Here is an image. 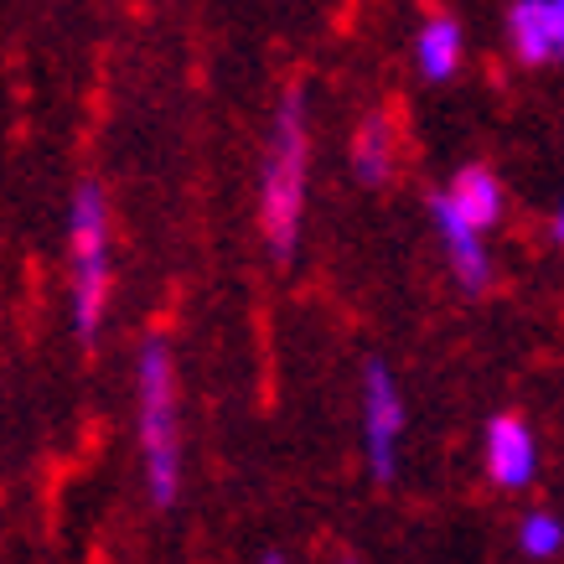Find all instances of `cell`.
<instances>
[{
    "label": "cell",
    "mask_w": 564,
    "mask_h": 564,
    "mask_svg": "<svg viewBox=\"0 0 564 564\" xmlns=\"http://www.w3.org/2000/svg\"><path fill=\"white\" fill-rule=\"evenodd\" d=\"M306 182H311V120L306 88L291 84L274 104L264 161H259V234L280 264L295 259L301 223H306Z\"/></svg>",
    "instance_id": "obj_1"
},
{
    "label": "cell",
    "mask_w": 564,
    "mask_h": 564,
    "mask_svg": "<svg viewBox=\"0 0 564 564\" xmlns=\"http://www.w3.org/2000/svg\"><path fill=\"white\" fill-rule=\"evenodd\" d=\"M135 445L151 508H172L182 497V425H176V368L172 347L151 337L135 358Z\"/></svg>",
    "instance_id": "obj_2"
},
{
    "label": "cell",
    "mask_w": 564,
    "mask_h": 564,
    "mask_svg": "<svg viewBox=\"0 0 564 564\" xmlns=\"http://www.w3.org/2000/svg\"><path fill=\"white\" fill-rule=\"evenodd\" d=\"M68 326L84 347L99 343L109 311V197L99 182H78L68 203Z\"/></svg>",
    "instance_id": "obj_3"
},
{
    "label": "cell",
    "mask_w": 564,
    "mask_h": 564,
    "mask_svg": "<svg viewBox=\"0 0 564 564\" xmlns=\"http://www.w3.org/2000/svg\"><path fill=\"white\" fill-rule=\"evenodd\" d=\"M399 445H404V393L393 383L389 362L368 358L362 362V456H368V477H399Z\"/></svg>",
    "instance_id": "obj_4"
},
{
    "label": "cell",
    "mask_w": 564,
    "mask_h": 564,
    "mask_svg": "<svg viewBox=\"0 0 564 564\" xmlns=\"http://www.w3.org/2000/svg\"><path fill=\"white\" fill-rule=\"evenodd\" d=\"M430 223H435V239H441L445 259H451L456 285L466 295H481L492 285V259H487V239H481L487 228H477L445 192H430Z\"/></svg>",
    "instance_id": "obj_5"
},
{
    "label": "cell",
    "mask_w": 564,
    "mask_h": 564,
    "mask_svg": "<svg viewBox=\"0 0 564 564\" xmlns=\"http://www.w3.org/2000/svg\"><path fill=\"white\" fill-rule=\"evenodd\" d=\"M481 462H487V477L502 492H523L533 477H539V441L523 414H492L487 420V435H481Z\"/></svg>",
    "instance_id": "obj_6"
},
{
    "label": "cell",
    "mask_w": 564,
    "mask_h": 564,
    "mask_svg": "<svg viewBox=\"0 0 564 564\" xmlns=\"http://www.w3.org/2000/svg\"><path fill=\"white\" fill-rule=\"evenodd\" d=\"M508 42H513L518 63L539 68L560 57V21H554V0H513L508 11Z\"/></svg>",
    "instance_id": "obj_7"
},
{
    "label": "cell",
    "mask_w": 564,
    "mask_h": 564,
    "mask_svg": "<svg viewBox=\"0 0 564 564\" xmlns=\"http://www.w3.org/2000/svg\"><path fill=\"white\" fill-rule=\"evenodd\" d=\"M466 57V36L456 17H430L420 32H414V68L425 84H451L462 73Z\"/></svg>",
    "instance_id": "obj_8"
},
{
    "label": "cell",
    "mask_w": 564,
    "mask_h": 564,
    "mask_svg": "<svg viewBox=\"0 0 564 564\" xmlns=\"http://www.w3.org/2000/svg\"><path fill=\"white\" fill-rule=\"evenodd\" d=\"M352 176H358L362 187H383L393 182V161H399V145H393V120L389 115H362L358 120V135H352Z\"/></svg>",
    "instance_id": "obj_9"
},
{
    "label": "cell",
    "mask_w": 564,
    "mask_h": 564,
    "mask_svg": "<svg viewBox=\"0 0 564 564\" xmlns=\"http://www.w3.org/2000/svg\"><path fill=\"white\" fill-rule=\"evenodd\" d=\"M445 197L462 207L477 228H492V223L502 218V182L492 176V166H477V161H471V166H462V172L451 176Z\"/></svg>",
    "instance_id": "obj_10"
},
{
    "label": "cell",
    "mask_w": 564,
    "mask_h": 564,
    "mask_svg": "<svg viewBox=\"0 0 564 564\" xmlns=\"http://www.w3.org/2000/svg\"><path fill=\"white\" fill-rule=\"evenodd\" d=\"M518 554H523V560H560L564 554V518L544 513V508L523 513L518 518Z\"/></svg>",
    "instance_id": "obj_11"
},
{
    "label": "cell",
    "mask_w": 564,
    "mask_h": 564,
    "mask_svg": "<svg viewBox=\"0 0 564 564\" xmlns=\"http://www.w3.org/2000/svg\"><path fill=\"white\" fill-rule=\"evenodd\" d=\"M554 21H560V57H564V0H554Z\"/></svg>",
    "instance_id": "obj_12"
},
{
    "label": "cell",
    "mask_w": 564,
    "mask_h": 564,
    "mask_svg": "<svg viewBox=\"0 0 564 564\" xmlns=\"http://www.w3.org/2000/svg\"><path fill=\"white\" fill-rule=\"evenodd\" d=\"M554 239L564 243V197H560V213H554Z\"/></svg>",
    "instance_id": "obj_13"
}]
</instances>
